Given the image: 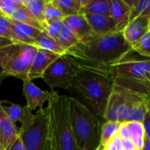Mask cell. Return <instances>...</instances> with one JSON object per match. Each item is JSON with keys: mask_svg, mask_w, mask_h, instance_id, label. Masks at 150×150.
Instances as JSON below:
<instances>
[{"mask_svg": "<svg viewBox=\"0 0 150 150\" xmlns=\"http://www.w3.org/2000/svg\"><path fill=\"white\" fill-rule=\"evenodd\" d=\"M13 43H15V42H13V41H11V40H7V39H4V38L0 37V49H2V48H4V47H6L11 45V44H13Z\"/></svg>", "mask_w": 150, "mask_h": 150, "instance_id": "41", "label": "cell"}, {"mask_svg": "<svg viewBox=\"0 0 150 150\" xmlns=\"http://www.w3.org/2000/svg\"><path fill=\"white\" fill-rule=\"evenodd\" d=\"M129 131H130V139H137V138H144L145 131L142 123L140 122H129L128 123Z\"/></svg>", "mask_w": 150, "mask_h": 150, "instance_id": "33", "label": "cell"}, {"mask_svg": "<svg viewBox=\"0 0 150 150\" xmlns=\"http://www.w3.org/2000/svg\"><path fill=\"white\" fill-rule=\"evenodd\" d=\"M143 127H144V131H145V137L150 141V113L149 112L147 113L145 120L143 121Z\"/></svg>", "mask_w": 150, "mask_h": 150, "instance_id": "35", "label": "cell"}, {"mask_svg": "<svg viewBox=\"0 0 150 150\" xmlns=\"http://www.w3.org/2000/svg\"><path fill=\"white\" fill-rule=\"evenodd\" d=\"M96 150H99V148H98V149H96Z\"/></svg>", "mask_w": 150, "mask_h": 150, "instance_id": "46", "label": "cell"}, {"mask_svg": "<svg viewBox=\"0 0 150 150\" xmlns=\"http://www.w3.org/2000/svg\"><path fill=\"white\" fill-rule=\"evenodd\" d=\"M147 98L113 85L109 96L103 119L105 121L124 122L129 111L138 103L146 100Z\"/></svg>", "mask_w": 150, "mask_h": 150, "instance_id": "8", "label": "cell"}, {"mask_svg": "<svg viewBox=\"0 0 150 150\" xmlns=\"http://www.w3.org/2000/svg\"><path fill=\"white\" fill-rule=\"evenodd\" d=\"M10 150H27V149H26V148L24 146V144H23V142H21L20 138L18 137V138L17 139V141L14 142V144L12 145V147L11 148V149Z\"/></svg>", "mask_w": 150, "mask_h": 150, "instance_id": "40", "label": "cell"}, {"mask_svg": "<svg viewBox=\"0 0 150 150\" xmlns=\"http://www.w3.org/2000/svg\"><path fill=\"white\" fill-rule=\"evenodd\" d=\"M79 65L68 54L59 56L45 71L42 79L53 89L62 88L70 90L77 74Z\"/></svg>", "mask_w": 150, "mask_h": 150, "instance_id": "9", "label": "cell"}, {"mask_svg": "<svg viewBox=\"0 0 150 150\" xmlns=\"http://www.w3.org/2000/svg\"><path fill=\"white\" fill-rule=\"evenodd\" d=\"M132 49L141 56L150 58V30L132 45Z\"/></svg>", "mask_w": 150, "mask_h": 150, "instance_id": "28", "label": "cell"}, {"mask_svg": "<svg viewBox=\"0 0 150 150\" xmlns=\"http://www.w3.org/2000/svg\"><path fill=\"white\" fill-rule=\"evenodd\" d=\"M132 140V139H131ZM136 149L137 150H142L144 148V144H145V137L144 138H137V139H134L132 140Z\"/></svg>", "mask_w": 150, "mask_h": 150, "instance_id": "39", "label": "cell"}, {"mask_svg": "<svg viewBox=\"0 0 150 150\" xmlns=\"http://www.w3.org/2000/svg\"><path fill=\"white\" fill-rule=\"evenodd\" d=\"M133 51L123 32L95 35L87 41L79 42L67 51L78 63L108 69Z\"/></svg>", "mask_w": 150, "mask_h": 150, "instance_id": "1", "label": "cell"}, {"mask_svg": "<svg viewBox=\"0 0 150 150\" xmlns=\"http://www.w3.org/2000/svg\"><path fill=\"white\" fill-rule=\"evenodd\" d=\"M64 22L71 28L80 42L87 41L97 35L91 29L84 14L67 17L64 18Z\"/></svg>", "mask_w": 150, "mask_h": 150, "instance_id": "14", "label": "cell"}, {"mask_svg": "<svg viewBox=\"0 0 150 150\" xmlns=\"http://www.w3.org/2000/svg\"><path fill=\"white\" fill-rule=\"evenodd\" d=\"M1 15H4V14H3V12H2V11H1V9H0V16H1Z\"/></svg>", "mask_w": 150, "mask_h": 150, "instance_id": "45", "label": "cell"}, {"mask_svg": "<svg viewBox=\"0 0 150 150\" xmlns=\"http://www.w3.org/2000/svg\"><path fill=\"white\" fill-rule=\"evenodd\" d=\"M37 50L36 47L24 43H13L4 47L3 68L6 75L22 81L27 79Z\"/></svg>", "mask_w": 150, "mask_h": 150, "instance_id": "7", "label": "cell"}, {"mask_svg": "<svg viewBox=\"0 0 150 150\" xmlns=\"http://www.w3.org/2000/svg\"><path fill=\"white\" fill-rule=\"evenodd\" d=\"M123 150H137L131 139L123 140Z\"/></svg>", "mask_w": 150, "mask_h": 150, "instance_id": "38", "label": "cell"}, {"mask_svg": "<svg viewBox=\"0 0 150 150\" xmlns=\"http://www.w3.org/2000/svg\"><path fill=\"white\" fill-rule=\"evenodd\" d=\"M149 80H150V75H149Z\"/></svg>", "mask_w": 150, "mask_h": 150, "instance_id": "47", "label": "cell"}, {"mask_svg": "<svg viewBox=\"0 0 150 150\" xmlns=\"http://www.w3.org/2000/svg\"><path fill=\"white\" fill-rule=\"evenodd\" d=\"M43 31L25 24L12 20V37L15 43H24L34 46L38 37Z\"/></svg>", "mask_w": 150, "mask_h": 150, "instance_id": "16", "label": "cell"}, {"mask_svg": "<svg viewBox=\"0 0 150 150\" xmlns=\"http://www.w3.org/2000/svg\"><path fill=\"white\" fill-rule=\"evenodd\" d=\"M78 65L77 74L69 91L76 92L90 105V110L98 117L103 118L109 96L113 88L108 69L81 63Z\"/></svg>", "mask_w": 150, "mask_h": 150, "instance_id": "2", "label": "cell"}, {"mask_svg": "<svg viewBox=\"0 0 150 150\" xmlns=\"http://www.w3.org/2000/svg\"><path fill=\"white\" fill-rule=\"evenodd\" d=\"M51 150H78L70 120L69 97L51 91L47 104Z\"/></svg>", "mask_w": 150, "mask_h": 150, "instance_id": "4", "label": "cell"}, {"mask_svg": "<svg viewBox=\"0 0 150 150\" xmlns=\"http://www.w3.org/2000/svg\"><path fill=\"white\" fill-rule=\"evenodd\" d=\"M70 120L78 150H96L100 147L102 123L83 103L69 97Z\"/></svg>", "mask_w": 150, "mask_h": 150, "instance_id": "5", "label": "cell"}, {"mask_svg": "<svg viewBox=\"0 0 150 150\" xmlns=\"http://www.w3.org/2000/svg\"><path fill=\"white\" fill-rule=\"evenodd\" d=\"M129 54L108 68L112 83L148 98L150 96V58L130 57Z\"/></svg>", "mask_w": 150, "mask_h": 150, "instance_id": "3", "label": "cell"}, {"mask_svg": "<svg viewBox=\"0 0 150 150\" xmlns=\"http://www.w3.org/2000/svg\"><path fill=\"white\" fill-rule=\"evenodd\" d=\"M34 47H36L39 49H43L57 54L59 55H62L66 54L65 50L62 47L58 40L50 37L45 32H42L40 35L38 37V39L34 43Z\"/></svg>", "mask_w": 150, "mask_h": 150, "instance_id": "20", "label": "cell"}, {"mask_svg": "<svg viewBox=\"0 0 150 150\" xmlns=\"http://www.w3.org/2000/svg\"><path fill=\"white\" fill-rule=\"evenodd\" d=\"M147 101H148V105H149V112L150 113V96L147 98Z\"/></svg>", "mask_w": 150, "mask_h": 150, "instance_id": "43", "label": "cell"}, {"mask_svg": "<svg viewBox=\"0 0 150 150\" xmlns=\"http://www.w3.org/2000/svg\"><path fill=\"white\" fill-rule=\"evenodd\" d=\"M18 138V130L0 104V149L10 150Z\"/></svg>", "mask_w": 150, "mask_h": 150, "instance_id": "11", "label": "cell"}, {"mask_svg": "<svg viewBox=\"0 0 150 150\" xmlns=\"http://www.w3.org/2000/svg\"><path fill=\"white\" fill-rule=\"evenodd\" d=\"M110 3L111 0H89L83 8V14L91 13L110 16Z\"/></svg>", "mask_w": 150, "mask_h": 150, "instance_id": "25", "label": "cell"}, {"mask_svg": "<svg viewBox=\"0 0 150 150\" xmlns=\"http://www.w3.org/2000/svg\"><path fill=\"white\" fill-rule=\"evenodd\" d=\"M0 150H2V149H0Z\"/></svg>", "mask_w": 150, "mask_h": 150, "instance_id": "48", "label": "cell"}, {"mask_svg": "<svg viewBox=\"0 0 150 150\" xmlns=\"http://www.w3.org/2000/svg\"><path fill=\"white\" fill-rule=\"evenodd\" d=\"M120 127V123L116 121H105L102 123L100 147L105 148L112 142L114 137L119 135Z\"/></svg>", "mask_w": 150, "mask_h": 150, "instance_id": "22", "label": "cell"}, {"mask_svg": "<svg viewBox=\"0 0 150 150\" xmlns=\"http://www.w3.org/2000/svg\"><path fill=\"white\" fill-rule=\"evenodd\" d=\"M64 19L62 12L58 10V8L53 4L52 0H47L45 12H44V20H45V26L47 24L52 22Z\"/></svg>", "mask_w": 150, "mask_h": 150, "instance_id": "29", "label": "cell"}, {"mask_svg": "<svg viewBox=\"0 0 150 150\" xmlns=\"http://www.w3.org/2000/svg\"><path fill=\"white\" fill-rule=\"evenodd\" d=\"M0 104L2 105L3 108L6 112L7 115L10 117V119L14 122H20L22 123L24 120L26 118L28 113L31 112L25 105L22 106L20 105L10 103L6 100H0Z\"/></svg>", "mask_w": 150, "mask_h": 150, "instance_id": "21", "label": "cell"}, {"mask_svg": "<svg viewBox=\"0 0 150 150\" xmlns=\"http://www.w3.org/2000/svg\"><path fill=\"white\" fill-rule=\"evenodd\" d=\"M4 47L0 49V84L3 82V80H4L6 77H8V76L6 75V73L4 70L3 68V57H4Z\"/></svg>", "mask_w": 150, "mask_h": 150, "instance_id": "37", "label": "cell"}, {"mask_svg": "<svg viewBox=\"0 0 150 150\" xmlns=\"http://www.w3.org/2000/svg\"><path fill=\"white\" fill-rule=\"evenodd\" d=\"M131 12L129 22L141 15L150 14V0H126Z\"/></svg>", "mask_w": 150, "mask_h": 150, "instance_id": "27", "label": "cell"}, {"mask_svg": "<svg viewBox=\"0 0 150 150\" xmlns=\"http://www.w3.org/2000/svg\"><path fill=\"white\" fill-rule=\"evenodd\" d=\"M21 2L45 28L44 12L47 0H21Z\"/></svg>", "mask_w": 150, "mask_h": 150, "instance_id": "26", "label": "cell"}, {"mask_svg": "<svg viewBox=\"0 0 150 150\" xmlns=\"http://www.w3.org/2000/svg\"><path fill=\"white\" fill-rule=\"evenodd\" d=\"M23 95L26 101L25 106L33 112L37 108H42L43 105L49 101L51 92L40 89L27 78L23 81Z\"/></svg>", "mask_w": 150, "mask_h": 150, "instance_id": "10", "label": "cell"}, {"mask_svg": "<svg viewBox=\"0 0 150 150\" xmlns=\"http://www.w3.org/2000/svg\"><path fill=\"white\" fill-rule=\"evenodd\" d=\"M18 137L27 150H51L47 106L28 113L18 129Z\"/></svg>", "mask_w": 150, "mask_h": 150, "instance_id": "6", "label": "cell"}, {"mask_svg": "<svg viewBox=\"0 0 150 150\" xmlns=\"http://www.w3.org/2000/svg\"><path fill=\"white\" fill-rule=\"evenodd\" d=\"M84 16L97 35H104L119 31L116 22L110 16L91 13H85Z\"/></svg>", "mask_w": 150, "mask_h": 150, "instance_id": "15", "label": "cell"}, {"mask_svg": "<svg viewBox=\"0 0 150 150\" xmlns=\"http://www.w3.org/2000/svg\"><path fill=\"white\" fill-rule=\"evenodd\" d=\"M130 7L126 0H111L110 17L116 22L119 31H123L129 23Z\"/></svg>", "mask_w": 150, "mask_h": 150, "instance_id": "17", "label": "cell"}, {"mask_svg": "<svg viewBox=\"0 0 150 150\" xmlns=\"http://www.w3.org/2000/svg\"><path fill=\"white\" fill-rule=\"evenodd\" d=\"M11 19L18 23L28 25L40 31H43V32L45 31L43 25L27 10V8L22 4V2H21V4L14 11Z\"/></svg>", "mask_w": 150, "mask_h": 150, "instance_id": "18", "label": "cell"}, {"mask_svg": "<svg viewBox=\"0 0 150 150\" xmlns=\"http://www.w3.org/2000/svg\"><path fill=\"white\" fill-rule=\"evenodd\" d=\"M57 40L62 46V47L65 50L66 53L67 51H69L70 48H72L73 47H75L80 42V40L73 33L71 28L65 22L62 27V30L60 32Z\"/></svg>", "mask_w": 150, "mask_h": 150, "instance_id": "23", "label": "cell"}, {"mask_svg": "<svg viewBox=\"0 0 150 150\" xmlns=\"http://www.w3.org/2000/svg\"><path fill=\"white\" fill-rule=\"evenodd\" d=\"M119 136L122 140L130 139V131H129L128 123H127V122L120 123V127L119 129Z\"/></svg>", "mask_w": 150, "mask_h": 150, "instance_id": "34", "label": "cell"}, {"mask_svg": "<svg viewBox=\"0 0 150 150\" xmlns=\"http://www.w3.org/2000/svg\"><path fill=\"white\" fill-rule=\"evenodd\" d=\"M110 144L116 150H123V140L119 135L114 137L110 142Z\"/></svg>", "mask_w": 150, "mask_h": 150, "instance_id": "36", "label": "cell"}, {"mask_svg": "<svg viewBox=\"0 0 150 150\" xmlns=\"http://www.w3.org/2000/svg\"><path fill=\"white\" fill-rule=\"evenodd\" d=\"M0 37L13 41L12 20L4 15L0 16Z\"/></svg>", "mask_w": 150, "mask_h": 150, "instance_id": "30", "label": "cell"}, {"mask_svg": "<svg viewBox=\"0 0 150 150\" xmlns=\"http://www.w3.org/2000/svg\"><path fill=\"white\" fill-rule=\"evenodd\" d=\"M59 56L61 55L38 48L36 54L33 58L31 69L29 70L27 78L31 81L34 79L42 78L45 71Z\"/></svg>", "mask_w": 150, "mask_h": 150, "instance_id": "12", "label": "cell"}, {"mask_svg": "<svg viewBox=\"0 0 150 150\" xmlns=\"http://www.w3.org/2000/svg\"><path fill=\"white\" fill-rule=\"evenodd\" d=\"M99 150H105V148H102V147H99Z\"/></svg>", "mask_w": 150, "mask_h": 150, "instance_id": "44", "label": "cell"}, {"mask_svg": "<svg viewBox=\"0 0 150 150\" xmlns=\"http://www.w3.org/2000/svg\"><path fill=\"white\" fill-rule=\"evenodd\" d=\"M142 150H150V141L145 137V144Z\"/></svg>", "mask_w": 150, "mask_h": 150, "instance_id": "42", "label": "cell"}, {"mask_svg": "<svg viewBox=\"0 0 150 150\" xmlns=\"http://www.w3.org/2000/svg\"><path fill=\"white\" fill-rule=\"evenodd\" d=\"M149 112V105L147 99L136 104L127 115L124 122H140L143 123L147 113ZM123 123V122H122Z\"/></svg>", "mask_w": 150, "mask_h": 150, "instance_id": "24", "label": "cell"}, {"mask_svg": "<svg viewBox=\"0 0 150 150\" xmlns=\"http://www.w3.org/2000/svg\"><path fill=\"white\" fill-rule=\"evenodd\" d=\"M53 4L65 18L83 14V7L82 0H52Z\"/></svg>", "mask_w": 150, "mask_h": 150, "instance_id": "19", "label": "cell"}, {"mask_svg": "<svg viewBox=\"0 0 150 150\" xmlns=\"http://www.w3.org/2000/svg\"><path fill=\"white\" fill-rule=\"evenodd\" d=\"M20 4L21 0H0V9L3 14L10 18Z\"/></svg>", "mask_w": 150, "mask_h": 150, "instance_id": "31", "label": "cell"}, {"mask_svg": "<svg viewBox=\"0 0 150 150\" xmlns=\"http://www.w3.org/2000/svg\"><path fill=\"white\" fill-rule=\"evenodd\" d=\"M150 30L149 15H141L131 20L122 31L126 40L132 46Z\"/></svg>", "mask_w": 150, "mask_h": 150, "instance_id": "13", "label": "cell"}, {"mask_svg": "<svg viewBox=\"0 0 150 150\" xmlns=\"http://www.w3.org/2000/svg\"><path fill=\"white\" fill-rule=\"evenodd\" d=\"M64 24V19L57 20L54 22H52L50 24H47L45 26V33L48 34L50 37L58 40V36L60 34V32L62 30V27Z\"/></svg>", "mask_w": 150, "mask_h": 150, "instance_id": "32", "label": "cell"}]
</instances>
